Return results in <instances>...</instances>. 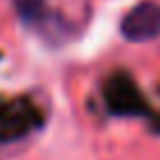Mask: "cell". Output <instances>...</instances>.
I'll return each mask as SVG.
<instances>
[{
    "label": "cell",
    "mask_w": 160,
    "mask_h": 160,
    "mask_svg": "<svg viewBox=\"0 0 160 160\" xmlns=\"http://www.w3.org/2000/svg\"><path fill=\"white\" fill-rule=\"evenodd\" d=\"M121 35L128 42H148L160 35V5L139 2L130 9L121 21Z\"/></svg>",
    "instance_id": "obj_1"
},
{
    "label": "cell",
    "mask_w": 160,
    "mask_h": 160,
    "mask_svg": "<svg viewBox=\"0 0 160 160\" xmlns=\"http://www.w3.org/2000/svg\"><path fill=\"white\" fill-rule=\"evenodd\" d=\"M14 9L28 26H40L47 19V0H14Z\"/></svg>",
    "instance_id": "obj_2"
}]
</instances>
